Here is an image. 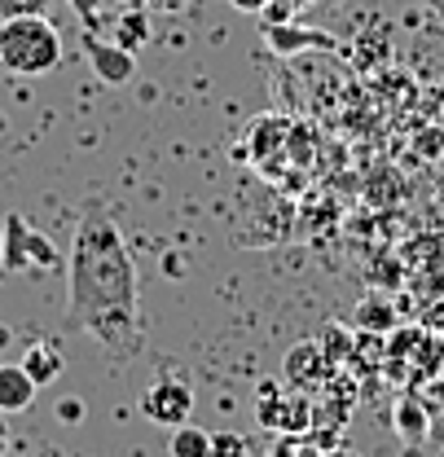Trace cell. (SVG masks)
<instances>
[{
  "label": "cell",
  "mask_w": 444,
  "mask_h": 457,
  "mask_svg": "<svg viewBox=\"0 0 444 457\" xmlns=\"http://www.w3.org/2000/svg\"><path fill=\"white\" fill-rule=\"evenodd\" d=\"M167 453L172 457H212V431L194 427V422H180L172 427L167 436Z\"/></svg>",
  "instance_id": "obj_12"
},
{
  "label": "cell",
  "mask_w": 444,
  "mask_h": 457,
  "mask_svg": "<svg viewBox=\"0 0 444 457\" xmlns=\"http://www.w3.org/2000/svg\"><path fill=\"white\" fill-rule=\"evenodd\" d=\"M331 374H334V365L317 339L295 343V347L286 352V361H281V378H286L295 392H299V387H317V383H326Z\"/></svg>",
  "instance_id": "obj_7"
},
{
  "label": "cell",
  "mask_w": 444,
  "mask_h": 457,
  "mask_svg": "<svg viewBox=\"0 0 444 457\" xmlns=\"http://www.w3.org/2000/svg\"><path fill=\"white\" fill-rule=\"evenodd\" d=\"M295 9H308V4H322V0H290Z\"/></svg>",
  "instance_id": "obj_30"
},
{
  "label": "cell",
  "mask_w": 444,
  "mask_h": 457,
  "mask_svg": "<svg viewBox=\"0 0 444 457\" xmlns=\"http://www.w3.org/2000/svg\"><path fill=\"white\" fill-rule=\"evenodd\" d=\"M84 57H88V66H93V75L102 79V84H132V75H137V54H128L123 45H114V40H102L97 31H84Z\"/></svg>",
  "instance_id": "obj_5"
},
{
  "label": "cell",
  "mask_w": 444,
  "mask_h": 457,
  "mask_svg": "<svg viewBox=\"0 0 444 457\" xmlns=\"http://www.w3.org/2000/svg\"><path fill=\"white\" fill-rule=\"evenodd\" d=\"M317 343L326 347V356H331V365H343V361L352 356V352H348V347H352V339H348V330H339V326H326V330L317 335Z\"/></svg>",
  "instance_id": "obj_17"
},
{
  "label": "cell",
  "mask_w": 444,
  "mask_h": 457,
  "mask_svg": "<svg viewBox=\"0 0 444 457\" xmlns=\"http://www.w3.org/2000/svg\"><path fill=\"white\" fill-rule=\"evenodd\" d=\"M0 132H4V114H0Z\"/></svg>",
  "instance_id": "obj_32"
},
{
  "label": "cell",
  "mask_w": 444,
  "mask_h": 457,
  "mask_svg": "<svg viewBox=\"0 0 444 457\" xmlns=\"http://www.w3.org/2000/svg\"><path fill=\"white\" fill-rule=\"evenodd\" d=\"M150 4H159V9H180L185 0H150Z\"/></svg>",
  "instance_id": "obj_28"
},
{
  "label": "cell",
  "mask_w": 444,
  "mask_h": 457,
  "mask_svg": "<svg viewBox=\"0 0 444 457\" xmlns=\"http://www.w3.org/2000/svg\"><path fill=\"white\" fill-rule=\"evenodd\" d=\"M423 4H427V9L436 13V18H444V0H423Z\"/></svg>",
  "instance_id": "obj_27"
},
{
  "label": "cell",
  "mask_w": 444,
  "mask_h": 457,
  "mask_svg": "<svg viewBox=\"0 0 444 457\" xmlns=\"http://www.w3.org/2000/svg\"><path fill=\"white\" fill-rule=\"evenodd\" d=\"M260 422L278 436H308L313 400L299 392H281V383H260Z\"/></svg>",
  "instance_id": "obj_3"
},
{
  "label": "cell",
  "mask_w": 444,
  "mask_h": 457,
  "mask_svg": "<svg viewBox=\"0 0 444 457\" xmlns=\"http://www.w3.org/2000/svg\"><path fill=\"white\" fill-rule=\"evenodd\" d=\"M66 321L111 356H137L146 326L137 308V264L102 203H88L66 260Z\"/></svg>",
  "instance_id": "obj_1"
},
{
  "label": "cell",
  "mask_w": 444,
  "mask_h": 457,
  "mask_svg": "<svg viewBox=\"0 0 444 457\" xmlns=\"http://www.w3.org/2000/svg\"><path fill=\"white\" fill-rule=\"evenodd\" d=\"M269 457H331V453L317 449L308 436H278V445L269 449Z\"/></svg>",
  "instance_id": "obj_16"
},
{
  "label": "cell",
  "mask_w": 444,
  "mask_h": 457,
  "mask_svg": "<svg viewBox=\"0 0 444 457\" xmlns=\"http://www.w3.org/2000/svg\"><path fill=\"white\" fill-rule=\"evenodd\" d=\"M264 45L278 57H299L313 54V49H326V54H339V36L322 31V27H304V22H278V27H264Z\"/></svg>",
  "instance_id": "obj_6"
},
{
  "label": "cell",
  "mask_w": 444,
  "mask_h": 457,
  "mask_svg": "<svg viewBox=\"0 0 444 457\" xmlns=\"http://www.w3.org/2000/svg\"><path fill=\"white\" fill-rule=\"evenodd\" d=\"M299 9L290 4V0H269L264 9H260V18H264V27H278V22H290Z\"/></svg>",
  "instance_id": "obj_19"
},
{
  "label": "cell",
  "mask_w": 444,
  "mask_h": 457,
  "mask_svg": "<svg viewBox=\"0 0 444 457\" xmlns=\"http://www.w3.org/2000/svg\"><path fill=\"white\" fill-rule=\"evenodd\" d=\"M0 225H4V273H22L27 269V233H31V225L22 220V212H9Z\"/></svg>",
  "instance_id": "obj_11"
},
{
  "label": "cell",
  "mask_w": 444,
  "mask_h": 457,
  "mask_svg": "<svg viewBox=\"0 0 444 457\" xmlns=\"http://www.w3.org/2000/svg\"><path fill=\"white\" fill-rule=\"evenodd\" d=\"M9 453V427H4V413H0V457Z\"/></svg>",
  "instance_id": "obj_26"
},
{
  "label": "cell",
  "mask_w": 444,
  "mask_h": 457,
  "mask_svg": "<svg viewBox=\"0 0 444 457\" xmlns=\"http://www.w3.org/2000/svg\"><path fill=\"white\" fill-rule=\"evenodd\" d=\"M54 0H0V18H18V13H45Z\"/></svg>",
  "instance_id": "obj_20"
},
{
  "label": "cell",
  "mask_w": 444,
  "mask_h": 457,
  "mask_svg": "<svg viewBox=\"0 0 444 457\" xmlns=\"http://www.w3.org/2000/svg\"><path fill=\"white\" fill-rule=\"evenodd\" d=\"M66 4H71V9L84 18V27L93 31V27H97V13H102V4H106V0H66Z\"/></svg>",
  "instance_id": "obj_22"
},
{
  "label": "cell",
  "mask_w": 444,
  "mask_h": 457,
  "mask_svg": "<svg viewBox=\"0 0 444 457\" xmlns=\"http://www.w3.org/2000/svg\"><path fill=\"white\" fill-rule=\"evenodd\" d=\"M36 383L22 365H0V413H27L36 400Z\"/></svg>",
  "instance_id": "obj_9"
},
{
  "label": "cell",
  "mask_w": 444,
  "mask_h": 457,
  "mask_svg": "<svg viewBox=\"0 0 444 457\" xmlns=\"http://www.w3.org/2000/svg\"><path fill=\"white\" fill-rule=\"evenodd\" d=\"M114 45H123L128 54H137V49L150 45V13H146L141 4H132V9L114 22Z\"/></svg>",
  "instance_id": "obj_13"
},
{
  "label": "cell",
  "mask_w": 444,
  "mask_h": 457,
  "mask_svg": "<svg viewBox=\"0 0 444 457\" xmlns=\"http://www.w3.org/2000/svg\"><path fill=\"white\" fill-rule=\"evenodd\" d=\"M229 4H233V9H242V13H260L269 0H229Z\"/></svg>",
  "instance_id": "obj_23"
},
{
  "label": "cell",
  "mask_w": 444,
  "mask_h": 457,
  "mask_svg": "<svg viewBox=\"0 0 444 457\" xmlns=\"http://www.w3.org/2000/svg\"><path fill=\"white\" fill-rule=\"evenodd\" d=\"M4 343H9V330H0V347H4Z\"/></svg>",
  "instance_id": "obj_31"
},
{
  "label": "cell",
  "mask_w": 444,
  "mask_h": 457,
  "mask_svg": "<svg viewBox=\"0 0 444 457\" xmlns=\"http://www.w3.org/2000/svg\"><path fill=\"white\" fill-rule=\"evenodd\" d=\"M62 62V36L45 13L0 18V71L18 79H40Z\"/></svg>",
  "instance_id": "obj_2"
},
{
  "label": "cell",
  "mask_w": 444,
  "mask_h": 457,
  "mask_svg": "<svg viewBox=\"0 0 444 457\" xmlns=\"http://www.w3.org/2000/svg\"><path fill=\"white\" fill-rule=\"evenodd\" d=\"M0 278H4V225H0Z\"/></svg>",
  "instance_id": "obj_29"
},
{
  "label": "cell",
  "mask_w": 444,
  "mask_h": 457,
  "mask_svg": "<svg viewBox=\"0 0 444 457\" xmlns=\"http://www.w3.org/2000/svg\"><path fill=\"white\" fill-rule=\"evenodd\" d=\"M57 264H62L57 246L40 228H31V233H27V269H57Z\"/></svg>",
  "instance_id": "obj_15"
},
{
  "label": "cell",
  "mask_w": 444,
  "mask_h": 457,
  "mask_svg": "<svg viewBox=\"0 0 444 457\" xmlns=\"http://www.w3.org/2000/svg\"><path fill=\"white\" fill-rule=\"evenodd\" d=\"M212 457H251V445L238 431H221L212 436Z\"/></svg>",
  "instance_id": "obj_18"
},
{
  "label": "cell",
  "mask_w": 444,
  "mask_h": 457,
  "mask_svg": "<svg viewBox=\"0 0 444 457\" xmlns=\"http://www.w3.org/2000/svg\"><path fill=\"white\" fill-rule=\"evenodd\" d=\"M141 413L155 427H180L194 413V387L185 378H155L141 396Z\"/></svg>",
  "instance_id": "obj_4"
},
{
  "label": "cell",
  "mask_w": 444,
  "mask_h": 457,
  "mask_svg": "<svg viewBox=\"0 0 444 457\" xmlns=\"http://www.w3.org/2000/svg\"><path fill=\"white\" fill-rule=\"evenodd\" d=\"M163 269L172 273V278H185V260H180V255H167V260H163Z\"/></svg>",
  "instance_id": "obj_24"
},
{
  "label": "cell",
  "mask_w": 444,
  "mask_h": 457,
  "mask_svg": "<svg viewBox=\"0 0 444 457\" xmlns=\"http://www.w3.org/2000/svg\"><path fill=\"white\" fill-rule=\"evenodd\" d=\"M440 150V132H423V154H436Z\"/></svg>",
  "instance_id": "obj_25"
},
{
  "label": "cell",
  "mask_w": 444,
  "mask_h": 457,
  "mask_svg": "<svg viewBox=\"0 0 444 457\" xmlns=\"http://www.w3.org/2000/svg\"><path fill=\"white\" fill-rule=\"evenodd\" d=\"M57 422H66V427H80V422H84V400H75V396L57 400Z\"/></svg>",
  "instance_id": "obj_21"
},
{
  "label": "cell",
  "mask_w": 444,
  "mask_h": 457,
  "mask_svg": "<svg viewBox=\"0 0 444 457\" xmlns=\"http://www.w3.org/2000/svg\"><path fill=\"white\" fill-rule=\"evenodd\" d=\"M18 365L31 374V383H36V387H49V383H57V378H62V370H66V361H62V347H57L54 339L31 343V347L22 352V361H18Z\"/></svg>",
  "instance_id": "obj_8"
},
{
  "label": "cell",
  "mask_w": 444,
  "mask_h": 457,
  "mask_svg": "<svg viewBox=\"0 0 444 457\" xmlns=\"http://www.w3.org/2000/svg\"><path fill=\"white\" fill-rule=\"evenodd\" d=\"M391 326H396V312H391V303H383V299H365V303L356 308V330H365V335H388Z\"/></svg>",
  "instance_id": "obj_14"
},
{
  "label": "cell",
  "mask_w": 444,
  "mask_h": 457,
  "mask_svg": "<svg viewBox=\"0 0 444 457\" xmlns=\"http://www.w3.org/2000/svg\"><path fill=\"white\" fill-rule=\"evenodd\" d=\"M391 427L405 445H423L427 440V409L418 404L414 396H400L396 409H391Z\"/></svg>",
  "instance_id": "obj_10"
}]
</instances>
